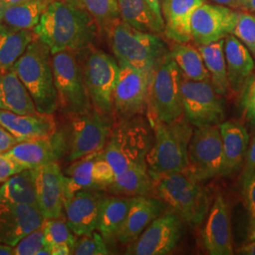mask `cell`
<instances>
[{
    "mask_svg": "<svg viewBox=\"0 0 255 255\" xmlns=\"http://www.w3.org/2000/svg\"><path fill=\"white\" fill-rule=\"evenodd\" d=\"M98 31V23L86 9L63 0L52 1L33 28L51 54L85 50L96 41Z\"/></svg>",
    "mask_w": 255,
    "mask_h": 255,
    "instance_id": "cell-1",
    "label": "cell"
},
{
    "mask_svg": "<svg viewBox=\"0 0 255 255\" xmlns=\"http://www.w3.org/2000/svg\"><path fill=\"white\" fill-rule=\"evenodd\" d=\"M154 139L146 156L149 174L155 179L165 174L187 169L188 145L193 126L184 116L170 123L153 122L149 124Z\"/></svg>",
    "mask_w": 255,
    "mask_h": 255,
    "instance_id": "cell-2",
    "label": "cell"
},
{
    "mask_svg": "<svg viewBox=\"0 0 255 255\" xmlns=\"http://www.w3.org/2000/svg\"><path fill=\"white\" fill-rule=\"evenodd\" d=\"M12 69L27 88L37 112L54 115L58 110V100L49 48L35 36Z\"/></svg>",
    "mask_w": 255,
    "mask_h": 255,
    "instance_id": "cell-3",
    "label": "cell"
},
{
    "mask_svg": "<svg viewBox=\"0 0 255 255\" xmlns=\"http://www.w3.org/2000/svg\"><path fill=\"white\" fill-rule=\"evenodd\" d=\"M186 170L165 174L153 181V191L164 206L191 226H199L210 208L207 191Z\"/></svg>",
    "mask_w": 255,
    "mask_h": 255,
    "instance_id": "cell-4",
    "label": "cell"
},
{
    "mask_svg": "<svg viewBox=\"0 0 255 255\" xmlns=\"http://www.w3.org/2000/svg\"><path fill=\"white\" fill-rule=\"evenodd\" d=\"M108 31L112 50L119 64L153 72L169 52L158 34L138 30L121 19Z\"/></svg>",
    "mask_w": 255,
    "mask_h": 255,
    "instance_id": "cell-5",
    "label": "cell"
},
{
    "mask_svg": "<svg viewBox=\"0 0 255 255\" xmlns=\"http://www.w3.org/2000/svg\"><path fill=\"white\" fill-rule=\"evenodd\" d=\"M151 143L149 126L139 116L118 119L101 149V156L118 176L129 165L145 161Z\"/></svg>",
    "mask_w": 255,
    "mask_h": 255,
    "instance_id": "cell-6",
    "label": "cell"
},
{
    "mask_svg": "<svg viewBox=\"0 0 255 255\" xmlns=\"http://www.w3.org/2000/svg\"><path fill=\"white\" fill-rule=\"evenodd\" d=\"M182 81V72L168 52L151 77L147 102L149 124L170 123L183 116Z\"/></svg>",
    "mask_w": 255,
    "mask_h": 255,
    "instance_id": "cell-7",
    "label": "cell"
},
{
    "mask_svg": "<svg viewBox=\"0 0 255 255\" xmlns=\"http://www.w3.org/2000/svg\"><path fill=\"white\" fill-rule=\"evenodd\" d=\"M58 109L72 117L93 107L84 82L82 63L76 52L61 51L51 54Z\"/></svg>",
    "mask_w": 255,
    "mask_h": 255,
    "instance_id": "cell-8",
    "label": "cell"
},
{
    "mask_svg": "<svg viewBox=\"0 0 255 255\" xmlns=\"http://www.w3.org/2000/svg\"><path fill=\"white\" fill-rule=\"evenodd\" d=\"M69 119L70 128L67 137L69 162L101 150L106 145L116 122L113 115L102 113L95 107Z\"/></svg>",
    "mask_w": 255,
    "mask_h": 255,
    "instance_id": "cell-9",
    "label": "cell"
},
{
    "mask_svg": "<svg viewBox=\"0 0 255 255\" xmlns=\"http://www.w3.org/2000/svg\"><path fill=\"white\" fill-rule=\"evenodd\" d=\"M225 157L219 126L196 128L188 145L186 171L198 182L225 176Z\"/></svg>",
    "mask_w": 255,
    "mask_h": 255,
    "instance_id": "cell-10",
    "label": "cell"
},
{
    "mask_svg": "<svg viewBox=\"0 0 255 255\" xmlns=\"http://www.w3.org/2000/svg\"><path fill=\"white\" fill-rule=\"evenodd\" d=\"M82 65L84 82L93 107L114 116V93L119 74L117 59L102 50L91 49Z\"/></svg>",
    "mask_w": 255,
    "mask_h": 255,
    "instance_id": "cell-11",
    "label": "cell"
},
{
    "mask_svg": "<svg viewBox=\"0 0 255 255\" xmlns=\"http://www.w3.org/2000/svg\"><path fill=\"white\" fill-rule=\"evenodd\" d=\"M183 116L193 127L219 126L225 117V103L210 82H195L182 77Z\"/></svg>",
    "mask_w": 255,
    "mask_h": 255,
    "instance_id": "cell-12",
    "label": "cell"
},
{
    "mask_svg": "<svg viewBox=\"0 0 255 255\" xmlns=\"http://www.w3.org/2000/svg\"><path fill=\"white\" fill-rule=\"evenodd\" d=\"M153 72L119 64V79L113 102L114 117L118 119H129L146 112Z\"/></svg>",
    "mask_w": 255,
    "mask_h": 255,
    "instance_id": "cell-13",
    "label": "cell"
},
{
    "mask_svg": "<svg viewBox=\"0 0 255 255\" xmlns=\"http://www.w3.org/2000/svg\"><path fill=\"white\" fill-rule=\"evenodd\" d=\"M182 220L173 212L155 219L136 240L128 245L126 255H169L182 237Z\"/></svg>",
    "mask_w": 255,
    "mask_h": 255,
    "instance_id": "cell-14",
    "label": "cell"
},
{
    "mask_svg": "<svg viewBox=\"0 0 255 255\" xmlns=\"http://www.w3.org/2000/svg\"><path fill=\"white\" fill-rule=\"evenodd\" d=\"M237 17L238 10L206 1L192 14V40L198 46H204L224 39L233 33Z\"/></svg>",
    "mask_w": 255,
    "mask_h": 255,
    "instance_id": "cell-15",
    "label": "cell"
},
{
    "mask_svg": "<svg viewBox=\"0 0 255 255\" xmlns=\"http://www.w3.org/2000/svg\"><path fill=\"white\" fill-rule=\"evenodd\" d=\"M67 150V137L56 130L48 136L18 142L5 154L25 169H35L44 164L57 162Z\"/></svg>",
    "mask_w": 255,
    "mask_h": 255,
    "instance_id": "cell-16",
    "label": "cell"
},
{
    "mask_svg": "<svg viewBox=\"0 0 255 255\" xmlns=\"http://www.w3.org/2000/svg\"><path fill=\"white\" fill-rule=\"evenodd\" d=\"M38 207L46 219L60 218L64 213V173L57 162L33 169Z\"/></svg>",
    "mask_w": 255,
    "mask_h": 255,
    "instance_id": "cell-17",
    "label": "cell"
},
{
    "mask_svg": "<svg viewBox=\"0 0 255 255\" xmlns=\"http://www.w3.org/2000/svg\"><path fill=\"white\" fill-rule=\"evenodd\" d=\"M202 240L209 255H234L230 207L221 194L217 195L208 212L202 230Z\"/></svg>",
    "mask_w": 255,
    "mask_h": 255,
    "instance_id": "cell-18",
    "label": "cell"
},
{
    "mask_svg": "<svg viewBox=\"0 0 255 255\" xmlns=\"http://www.w3.org/2000/svg\"><path fill=\"white\" fill-rule=\"evenodd\" d=\"M45 220L38 207L0 202V244L14 247Z\"/></svg>",
    "mask_w": 255,
    "mask_h": 255,
    "instance_id": "cell-19",
    "label": "cell"
},
{
    "mask_svg": "<svg viewBox=\"0 0 255 255\" xmlns=\"http://www.w3.org/2000/svg\"><path fill=\"white\" fill-rule=\"evenodd\" d=\"M101 196V190H82L64 199V219L77 237L96 231Z\"/></svg>",
    "mask_w": 255,
    "mask_h": 255,
    "instance_id": "cell-20",
    "label": "cell"
},
{
    "mask_svg": "<svg viewBox=\"0 0 255 255\" xmlns=\"http://www.w3.org/2000/svg\"><path fill=\"white\" fill-rule=\"evenodd\" d=\"M164 204L147 196L133 197L127 216L117 235V241L128 245L136 240L146 227L163 214Z\"/></svg>",
    "mask_w": 255,
    "mask_h": 255,
    "instance_id": "cell-21",
    "label": "cell"
},
{
    "mask_svg": "<svg viewBox=\"0 0 255 255\" xmlns=\"http://www.w3.org/2000/svg\"><path fill=\"white\" fill-rule=\"evenodd\" d=\"M0 127L9 131L19 142L48 136L57 130L53 115H20L1 109Z\"/></svg>",
    "mask_w": 255,
    "mask_h": 255,
    "instance_id": "cell-22",
    "label": "cell"
},
{
    "mask_svg": "<svg viewBox=\"0 0 255 255\" xmlns=\"http://www.w3.org/2000/svg\"><path fill=\"white\" fill-rule=\"evenodd\" d=\"M206 0H163L164 35L175 43H188L192 40V14Z\"/></svg>",
    "mask_w": 255,
    "mask_h": 255,
    "instance_id": "cell-23",
    "label": "cell"
},
{
    "mask_svg": "<svg viewBox=\"0 0 255 255\" xmlns=\"http://www.w3.org/2000/svg\"><path fill=\"white\" fill-rule=\"evenodd\" d=\"M224 54L227 66L229 86L240 93L255 69L254 56L237 37L229 34L224 41Z\"/></svg>",
    "mask_w": 255,
    "mask_h": 255,
    "instance_id": "cell-24",
    "label": "cell"
},
{
    "mask_svg": "<svg viewBox=\"0 0 255 255\" xmlns=\"http://www.w3.org/2000/svg\"><path fill=\"white\" fill-rule=\"evenodd\" d=\"M133 197L102 194L97 221V228L107 245L114 246L117 235L127 216Z\"/></svg>",
    "mask_w": 255,
    "mask_h": 255,
    "instance_id": "cell-25",
    "label": "cell"
},
{
    "mask_svg": "<svg viewBox=\"0 0 255 255\" xmlns=\"http://www.w3.org/2000/svg\"><path fill=\"white\" fill-rule=\"evenodd\" d=\"M225 157V176L240 171L246 159L250 137L246 127L236 121H223L219 124Z\"/></svg>",
    "mask_w": 255,
    "mask_h": 255,
    "instance_id": "cell-26",
    "label": "cell"
},
{
    "mask_svg": "<svg viewBox=\"0 0 255 255\" xmlns=\"http://www.w3.org/2000/svg\"><path fill=\"white\" fill-rule=\"evenodd\" d=\"M0 109L20 115L40 114L27 88L12 68L0 72Z\"/></svg>",
    "mask_w": 255,
    "mask_h": 255,
    "instance_id": "cell-27",
    "label": "cell"
},
{
    "mask_svg": "<svg viewBox=\"0 0 255 255\" xmlns=\"http://www.w3.org/2000/svg\"><path fill=\"white\" fill-rule=\"evenodd\" d=\"M106 190L110 194L125 197L148 196L153 191V180L146 160L129 165L124 172L116 176L115 181Z\"/></svg>",
    "mask_w": 255,
    "mask_h": 255,
    "instance_id": "cell-28",
    "label": "cell"
},
{
    "mask_svg": "<svg viewBox=\"0 0 255 255\" xmlns=\"http://www.w3.org/2000/svg\"><path fill=\"white\" fill-rule=\"evenodd\" d=\"M35 38L33 30L9 27L0 23V72H6Z\"/></svg>",
    "mask_w": 255,
    "mask_h": 255,
    "instance_id": "cell-29",
    "label": "cell"
},
{
    "mask_svg": "<svg viewBox=\"0 0 255 255\" xmlns=\"http://www.w3.org/2000/svg\"><path fill=\"white\" fill-rule=\"evenodd\" d=\"M0 202L38 207L33 169H25L2 182Z\"/></svg>",
    "mask_w": 255,
    "mask_h": 255,
    "instance_id": "cell-30",
    "label": "cell"
},
{
    "mask_svg": "<svg viewBox=\"0 0 255 255\" xmlns=\"http://www.w3.org/2000/svg\"><path fill=\"white\" fill-rule=\"evenodd\" d=\"M101 153L96 151L82 157L70 164L64 173V199L82 190H101L94 178V164Z\"/></svg>",
    "mask_w": 255,
    "mask_h": 255,
    "instance_id": "cell-31",
    "label": "cell"
},
{
    "mask_svg": "<svg viewBox=\"0 0 255 255\" xmlns=\"http://www.w3.org/2000/svg\"><path fill=\"white\" fill-rule=\"evenodd\" d=\"M224 41L225 38L208 45L198 46L209 73L210 82L215 91L220 96L227 95L230 88L224 54Z\"/></svg>",
    "mask_w": 255,
    "mask_h": 255,
    "instance_id": "cell-32",
    "label": "cell"
},
{
    "mask_svg": "<svg viewBox=\"0 0 255 255\" xmlns=\"http://www.w3.org/2000/svg\"><path fill=\"white\" fill-rule=\"evenodd\" d=\"M120 19L138 30L156 34L164 33L146 0H118Z\"/></svg>",
    "mask_w": 255,
    "mask_h": 255,
    "instance_id": "cell-33",
    "label": "cell"
},
{
    "mask_svg": "<svg viewBox=\"0 0 255 255\" xmlns=\"http://www.w3.org/2000/svg\"><path fill=\"white\" fill-rule=\"evenodd\" d=\"M54 0H27L8 7L2 23L9 27L33 30L49 4Z\"/></svg>",
    "mask_w": 255,
    "mask_h": 255,
    "instance_id": "cell-34",
    "label": "cell"
},
{
    "mask_svg": "<svg viewBox=\"0 0 255 255\" xmlns=\"http://www.w3.org/2000/svg\"><path fill=\"white\" fill-rule=\"evenodd\" d=\"M184 79L195 82H210V76L198 48L186 44L175 43L170 51Z\"/></svg>",
    "mask_w": 255,
    "mask_h": 255,
    "instance_id": "cell-35",
    "label": "cell"
},
{
    "mask_svg": "<svg viewBox=\"0 0 255 255\" xmlns=\"http://www.w3.org/2000/svg\"><path fill=\"white\" fill-rule=\"evenodd\" d=\"M42 230L44 232L45 241L48 247L56 244H67L72 250L77 242V236L68 227L64 217L46 219L42 224Z\"/></svg>",
    "mask_w": 255,
    "mask_h": 255,
    "instance_id": "cell-36",
    "label": "cell"
},
{
    "mask_svg": "<svg viewBox=\"0 0 255 255\" xmlns=\"http://www.w3.org/2000/svg\"><path fill=\"white\" fill-rule=\"evenodd\" d=\"M82 6L96 20L99 27L109 29L120 19L118 0H82Z\"/></svg>",
    "mask_w": 255,
    "mask_h": 255,
    "instance_id": "cell-37",
    "label": "cell"
},
{
    "mask_svg": "<svg viewBox=\"0 0 255 255\" xmlns=\"http://www.w3.org/2000/svg\"><path fill=\"white\" fill-rule=\"evenodd\" d=\"M232 34L255 57V12L242 9L238 11L237 25Z\"/></svg>",
    "mask_w": 255,
    "mask_h": 255,
    "instance_id": "cell-38",
    "label": "cell"
},
{
    "mask_svg": "<svg viewBox=\"0 0 255 255\" xmlns=\"http://www.w3.org/2000/svg\"><path fill=\"white\" fill-rule=\"evenodd\" d=\"M110 251L104 238L99 232H94L90 236H83L77 240L72 255H107Z\"/></svg>",
    "mask_w": 255,
    "mask_h": 255,
    "instance_id": "cell-39",
    "label": "cell"
},
{
    "mask_svg": "<svg viewBox=\"0 0 255 255\" xmlns=\"http://www.w3.org/2000/svg\"><path fill=\"white\" fill-rule=\"evenodd\" d=\"M45 236L42 227L36 229L21 238L13 247L14 255H38L39 252L46 247Z\"/></svg>",
    "mask_w": 255,
    "mask_h": 255,
    "instance_id": "cell-40",
    "label": "cell"
},
{
    "mask_svg": "<svg viewBox=\"0 0 255 255\" xmlns=\"http://www.w3.org/2000/svg\"><path fill=\"white\" fill-rule=\"evenodd\" d=\"M240 93L242 114L247 121L255 127V76H251Z\"/></svg>",
    "mask_w": 255,
    "mask_h": 255,
    "instance_id": "cell-41",
    "label": "cell"
},
{
    "mask_svg": "<svg viewBox=\"0 0 255 255\" xmlns=\"http://www.w3.org/2000/svg\"><path fill=\"white\" fill-rule=\"evenodd\" d=\"M93 173L95 180L101 185L102 190H106L116 179L114 169L112 168L109 163L101 156V150L99 158L94 164Z\"/></svg>",
    "mask_w": 255,
    "mask_h": 255,
    "instance_id": "cell-42",
    "label": "cell"
},
{
    "mask_svg": "<svg viewBox=\"0 0 255 255\" xmlns=\"http://www.w3.org/2000/svg\"><path fill=\"white\" fill-rule=\"evenodd\" d=\"M25 170V168L17 164L14 160L5 153H0V182H4L14 174Z\"/></svg>",
    "mask_w": 255,
    "mask_h": 255,
    "instance_id": "cell-43",
    "label": "cell"
},
{
    "mask_svg": "<svg viewBox=\"0 0 255 255\" xmlns=\"http://www.w3.org/2000/svg\"><path fill=\"white\" fill-rule=\"evenodd\" d=\"M242 193L251 219H255V172L242 186Z\"/></svg>",
    "mask_w": 255,
    "mask_h": 255,
    "instance_id": "cell-44",
    "label": "cell"
},
{
    "mask_svg": "<svg viewBox=\"0 0 255 255\" xmlns=\"http://www.w3.org/2000/svg\"><path fill=\"white\" fill-rule=\"evenodd\" d=\"M255 172V136L251 145L248 146L246 159L243 165V171L240 177V184L241 186L251 178V176Z\"/></svg>",
    "mask_w": 255,
    "mask_h": 255,
    "instance_id": "cell-45",
    "label": "cell"
},
{
    "mask_svg": "<svg viewBox=\"0 0 255 255\" xmlns=\"http://www.w3.org/2000/svg\"><path fill=\"white\" fill-rule=\"evenodd\" d=\"M18 142V140L15 137L12 136L9 131L0 127V153L7 152Z\"/></svg>",
    "mask_w": 255,
    "mask_h": 255,
    "instance_id": "cell-46",
    "label": "cell"
},
{
    "mask_svg": "<svg viewBox=\"0 0 255 255\" xmlns=\"http://www.w3.org/2000/svg\"><path fill=\"white\" fill-rule=\"evenodd\" d=\"M147 5L154 13L155 16L159 23L164 27V19H163V14H162V2L163 0H146Z\"/></svg>",
    "mask_w": 255,
    "mask_h": 255,
    "instance_id": "cell-47",
    "label": "cell"
},
{
    "mask_svg": "<svg viewBox=\"0 0 255 255\" xmlns=\"http://www.w3.org/2000/svg\"><path fill=\"white\" fill-rule=\"evenodd\" d=\"M51 255H71V248L67 244H56L49 247Z\"/></svg>",
    "mask_w": 255,
    "mask_h": 255,
    "instance_id": "cell-48",
    "label": "cell"
},
{
    "mask_svg": "<svg viewBox=\"0 0 255 255\" xmlns=\"http://www.w3.org/2000/svg\"><path fill=\"white\" fill-rule=\"evenodd\" d=\"M238 255H255V240H248L240 249L237 251Z\"/></svg>",
    "mask_w": 255,
    "mask_h": 255,
    "instance_id": "cell-49",
    "label": "cell"
},
{
    "mask_svg": "<svg viewBox=\"0 0 255 255\" xmlns=\"http://www.w3.org/2000/svg\"><path fill=\"white\" fill-rule=\"evenodd\" d=\"M238 9L255 12V0H239Z\"/></svg>",
    "mask_w": 255,
    "mask_h": 255,
    "instance_id": "cell-50",
    "label": "cell"
},
{
    "mask_svg": "<svg viewBox=\"0 0 255 255\" xmlns=\"http://www.w3.org/2000/svg\"><path fill=\"white\" fill-rule=\"evenodd\" d=\"M210 1H212L214 3L228 6L233 9H238V1L239 0H210Z\"/></svg>",
    "mask_w": 255,
    "mask_h": 255,
    "instance_id": "cell-51",
    "label": "cell"
},
{
    "mask_svg": "<svg viewBox=\"0 0 255 255\" xmlns=\"http://www.w3.org/2000/svg\"><path fill=\"white\" fill-rule=\"evenodd\" d=\"M248 240H255V219H251L248 232Z\"/></svg>",
    "mask_w": 255,
    "mask_h": 255,
    "instance_id": "cell-52",
    "label": "cell"
},
{
    "mask_svg": "<svg viewBox=\"0 0 255 255\" xmlns=\"http://www.w3.org/2000/svg\"><path fill=\"white\" fill-rule=\"evenodd\" d=\"M0 255H14L13 247L7 244H0Z\"/></svg>",
    "mask_w": 255,
    "mask_h": 255,
    "instance_id": "cell-53",
    "label": "cell"
},
{
    "mask_svg": "<svg viewBox=\"0 0 255 255\" xmlns=\"http://www.w3.org/2000/svg\"><path fill=\"white\" fill-rule=\"evenodd\" d=\"M7 8H8V6L3 1L0 0V23H2L3 15H4V12Z\"/></svg>",
    "mask_w": 255,
    "mask_h": 255,
    "instance_id": "cell-54",
    "label": "cell"
},
{
    "mask_svg": "<svg viewBox=\"0 0 255 255\" xmlns=\"http://www.w3.org/2000/svg\"><path fill=\"white\" fill-rule=\"evenodd\" d=\"M1 1H3L8 7H9V6H12V5H16V4H19V3L25 2V1H27V0H1Z\"/></svg>",
    "mask_w": 255,
    "mask_h": 255,
    "instance_id": "cell-55",
    "label": "cell"
},
{
    "mask_svg": "<svg viewBox=\"0 0 255 255\" xmlns=\"http://www.w3.org/2000/svg\"><path fill=\"white\" fill-rule=\"evenodd\" d=\"M63 1H65V2H67V3H70V4L75 5V6L83 7V6H82V0H63Z\"/></svg>",
    "mask_w": 255,
    "mask_h": 255,
    "instance_id": "cell-56",
    "label": "cell"
},
{
    "mask_svg": "<svg viewBox=\"0 0 255 255\" xmlns=\"http://www.w3.org/2000/svg\"><path fill=\"white\" fill-rule=\"evenodd\" d=\"M1 183H2V182H0V184H1Z\"/></svg>",
    "mask_w": 255,
    "mask_h": 255,
    "instance_id": "cell-57",
    "label": "cell"
}]
</instances>
